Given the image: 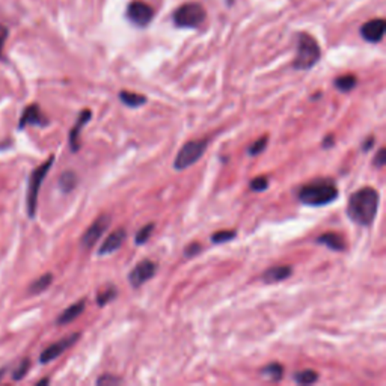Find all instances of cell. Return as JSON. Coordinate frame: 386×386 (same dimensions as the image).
I'll use <instances>...</instances> for the list:
<instances>
[{"instance_id":"obj_29","label":"cell","mask_w":386,"mask_h":386,"mask_svg":"<svg viewBox=\"0 0 386 386\" xmlns=\"http://www.w3.org/2000/svg\"><path fill=\"white\" fill-rule=\"evenodd\" d=\"M29 367H30L29 360H28V359H24V360L21 362V364H20V367L14 372V374H12V379H14V380H20V379H23V377L26 376Z\"/></svg>"},{"instance_id":"obj_9","label":"cell","mask_w":386,"mask_h":386,"mask_svg":"<svg viewBox=\"0 0 386 386\" xmlns=\"http://www.w3.org/2000/svg\"><path fill=\"white\" fill-rule=\"evenodd\" d=\"M79 338H80V334H71L65 338H62V340L56 341L54 344L48 345V347L41 353V356H39V362H41V364H48V362L59 358L63 352L71 347L72 344L77 343Z\"/></svg>"},{"instance_id":"obj_3","label":"cell","mask_w":386,"mask_h":386,"mask_svg":"<svg viewBox=\"0 0 386 386\" xmlns=\"http://www.w3.org/2000/svg\"><path fill=\"white\" fill-rule=\"evenodd\" d=\"M320 54V45L316 39L307 34H302L299 37V44H297V53L293 65L296 70H309L318 62Z\"/></svg>"},{"instance_id":"obj_37","label":"cell","mask_w":386,"mask_h":386,"mask_svg":"<svg viewBox=\"0 0 386 386\" xmlns=\"http://www.w3.org/2000/svg\"><path fill=\"white\" fill-rule=\"evenodd\" d=\"M2 373H3V369H0V379H2V376H3Z\"/></svg>"},{"instance_id":"obj_2","label":"cell","mask_w":386,"mask_h":386,"mask_svg":"<svg viewBox=\"0 0 386 386\" xmlns=\"http://www.w3.org/2000/svg\"><path fill=\"white\" fill-rule=\"evenodd\" d=\"M302 204L309 207H321L334 203L338 198V189L331 180H317L305 186L297 193Z\"/></svg>"},{"instance_id":"obj_11","label":"cell","mask_w":386,"mask_h":386,"mask_svg":"<svg viewBox=\"0 0 386 386\" xmlns=\"http://www.w3.org/2000/svg\"><path fill=\"white\" fill-rule=\"evenodd\" d=\"M386 30V23L383 19H376L365 23L360 29V35L367 39L368 43H379L385 35Z\"/></svg>"},{"instance_id":"obj_15","label":"cell","mask_w":386,"mask_h":386,"mask_svg":"<svg viewBox=\"0 0 386 386\" xmlns=\"http://www.w3.org/2000/svg\"><path fill=\"white\" fill-rule=\"evenodd\" d=\"M91 116H92L91 110L85 109L82 114H80L76 125L71 128V132H70V147H71V151H74V152L79 151V148H80V132H82V128L88 124V121L91 119Z\"/></svg>"},{"instance_id":"obj_13","label":"cell","mask_w":386,"mask_h":386,"mask_svg":"<svg viewBox=\"0 0 386 386\" xmlns=\"http://www.w3.org/2000/svg\"><path fill=\"white\" fill-rule=\"evenodd\" d=\"M293 275V267L292 265H275L270 267L263 273V281L265 284H276L283 283V281L288 279Z\"/></svg>"},{"instance_id":"obj_7","label":"cell","mask_w":386,"mask_h":386,"mask_svg":"<svg viewBox=\"0 0 386 386\" xmlns=\"http://www.w3.org/2000/svg\"><path fill=\"white\" fill-rule=\"evenodd\" d=\"M110 216L103 214L100 217H96V221L91 225L90 228L86 230L85 234L82 236V240H80V245H82L85 249L92 247L96 241L101 238V236L106 232V230L109 228L110 225Z\"/></svg>"},{"instance_id":"obj_34","label":"cell","mask_w":386,"mask_h":386,"mask_svg":"<svg viewBox=\"0 0 386 386\" xmlns=\"http://www.w3.org/2000/svg\"><path fill=\"white\" fill-rule=\"evenodd\" d=\"M334 142H335L334 136H332V134H331V136H327V138L323 141V147H325V148H331L332 145H334Z\"/></svg>"},{"instance_id":"obj_25","label":"cell","mask_w":386,"mask_h":386,"mask_svg":"<svg viewBox=\"0 0 386 386\" xmlns=\"http://www.w3.org/2000/svg\"><path fill=\"white\" fill-rule=\"evenodd\" d=\"M152 230H154V223H148V225H145V227H142V228L138 231V234H136V237H134L136 245L147 243V241H148L150 237H151V234H152Z\"/></svg>"},{"instance_id":"obj_12","label":"cell","mask_w":386,"mask_h":386,"mask_svg":"<svg viewBox=\"0 0 386 386\" xmlns=\"http://www.w3.org/2000/svg\"><path fill=\"white\" fill-rule=\"evenodd\" d=\"M125 238H127V232L124 228H119V230L114 231L112 234H109V237L106 240L103 241V245L99 249V255L114 254L121 246H123Z\"/></svg>"},{"instance_id":"obj_14","label":"cell","mask_w":386,"mask_h":386,"mask_svg":"<svg viewBox=\"0 0 386 386\" xmlns=\"http://www.w3.org/2000/svg\"><path fill=\"white\" fill-rule=\"evenodd\" d=\"M45 124H47V118L44 116L41 109H39L37 104L28 106L20 119V128H24L26 125H45Z\"/></svg>"},{"instance_id":"obj_32","label":"cell","mask_w":386,"mask_h":386,"mask_svg":"<svg viewBox=\"0 0 386 386\" xmlns=\"http://www.w3.org/2000/svg\"><path fill=\"white\" fill-rule=\"evenodd\" d=\"M116 383H121V379H118V377H114V376H109V374H104L100 377L99 380H96V385H116Z\"/></svg>"},{"instance_id":"obj_18","label":"cell","mask_w":386,"mask_h":386,"mask_svg":"<svg viewBox=\"0 0 386 386\" xmlns=\"http://www.w3.org/2000/svg\"><path fill=\"white\" fill-rule=\"evenodd\" d=\"M119 100L123 101L125 106L134 109V108H139V106H142V104L147 103V96L134 94V92H128V91H121Z\"/></svg>"},{"instance_id":"obj_24","label":"cell","mask_w":386,"mask_h":386,"mask_svg":"<svg viewBox=\"0 0 386 386\" xmlns=\"http://www.w3.org/2000/svg\"><path fill=\"white\" fill-rule=\"evenodd\" d=\"M116 296H118L116 288L115 287H109V288L103 290V292H100L99 294H96V303H99L100 307H104V305H108V303H110L112 301H114Z\"/></svg>"},{"instance_id":"obj_4","label":"cell","mask_w":386,"mask_h":386,"mask_svg":"<svg viewBox=\"0 0 386 386\" xmlns=\"http://www.w3.org/2000/svg\"><path fill=\"white\" fill-rule=\"evenodd\" d=\"M54 162V159L50 157L44 162L41 166H38L34 172H32L30 179H29V189H28V214L30 219H34L35 213H37V207H38V195H39V189H41V184L44 181V179L47 176L48 171Z\"/></svg>"},{"instance_id":"obj_35","label":"cell","mask_w":386,"mask_h":386,"mask_svg":"<svg viewBox=\"0 0 386 386\" xmlns=\"http://www.w3.org/2000/svg\"><path fill=\"white\" fill-rule=\"evenodd\" d=\"M373 143H374V138H368L364 143H362V145H364V151H368L369 148H372Z\"/></svg>"},{"instance_id":"obj_31","label":"cell","mask_w":386,"mask_h":386,"mask_svg":"<svg viewBox=\"0 0 386 386\" xmlns=\"http://www.w3.org/2000/svg\"><path fill=\"white\" fill-rule=\"evenodd\" d=\"M373 163H374V166L377 169H382L385 166V163H386V150L385 148L379 150V152H377L376 157H374V162Z\"/></svg>"},{"instance_id":"obj_8","label":"cell","mask_w":386,"mask_h":386,"mask_svg":"<svg viewBox=\"0 0 386 386\" xmlns=\"http://www.w3.org/2000/svg\"><path fill=\"white\" fill-rule=\"evenodd\" d=\"M157 265L151 260H143L136 264V267L128 273V283L133 288H139L142 284L147 283L152 276L156 275Z\"/></svg>"},{"instance_id":"obj_22","label":"cell","mask_w":386,"mask_h":386,"mask_svg":"<svg viewBox=\"0 0 386 386\" xmlns=\"http://www.w3.org/2000/svg\"><path fill=\"white\" fill-rule=\"evenodd\" d=\"M52 281H53V275L52 273H45V275H43L41 278H38L34 284H32L29 287V292L32 294H38V293H43L44 290L52 284Z\"/></svg>"},{"instance_id":"obj_28","label":"cell","mask_w":386,"mask_h":386,"mask_svg":"<svg viewBox=\"0 0 386 386\" xmlns=\"http://www.w3.org/2000/svg\"><path fill=\"white\" fill-rule=\"evenodd\" d=\"M269 187V180L265 176H256L251 181V189L255 192H263Z\"/></svg>"},{"instance_id":"obj_5","label":"cell","mask_w":386,"mask_h":386,"mask_svg":"<svg viewBox=\"0 0 386 386\" xmlns=\"http://www.w3.org/2000/svg\"><path fill=\"white\" fill-rule=\"evenodd\" d=\"M207 150V141H190L179 151V154L175 157L174 167L176 171H184V169L195 165L198 160L203 157L204 151Z\"/></svg>"},{"instance_id":"obj_20","label":"cell","mask_w":386,"mask_h":386,"mask_svg":"<svg viewBox=\"0 0 386 386\" xmlns=\"http://www.w3.org/2000/svg\"><path fill=\"white\" fill-rule=\"evenodd\" d=\"M356 77L355 76H352V74H345V76H341V77H338L335 80V86H336V90H340L341 92H350L353 88L356 86Z\"/></svg>"},{"instance_id":"obj_30","label":"cell","mask_w":386,"mask_h":386,"mask_svg":"<svg viewBox=\"0 0 386 386\" xmlns=\"http://www.w3.org/2000/svg\"><path fill=\"white\" fill-rule=\"evenodd\" d=\"M201 251H203V246L196 243V241H193V243H190L186 249H184V255H186L187 258H192V256L199 255Z\"/></svg>"},{"instance_id":"obj_33","label":"cell","mask_w":386,"mask_h":386,"mask_svg":"<svg viewBox=\"0 0 386 386\" xmlns=\"http://www.w3.org/2000/svg\"><path fill=\"white\" fill-rule=\"evenodd\" d=\"M6 38H8V29L3 26V24H0V56H2Z\"/></svg>"},{"instance_id":"obj_16","label":"cell","mask_w":386,"mask_h":386,"mask_svg":"<svg viewBox=\"0 0 386 386\" xmlns=\"http://www.w3.org/2000/svg\"><path fill=\"white\" fill-rule=\"evenodd\" d=\"M316 241L318 245H323L335 252H343L345 251V247H347L345 246L344 238L340 234H336V232H325V234H321Z\"/></svg>"},{"instance_id":"obj_21","label":"cell","mask_w":386,"mask_h":386,"mask_svg":"<svg viewBox=\"0 0 386 386\" xmlns=\"http://www.w3.org/2000/svg\"><path fill=\"white\" fill-rule=\"evenodd\" d=\"M261 373L264 377H267V379L270 380H281L283 379V373H284V368L281 364H278V362H275V364H270L267 367H264L261 369Z\"/></svg>"},{"instance_id":"obj_23","label":"cell","mask_w":386,"mask_h":386,"mask_svg":"<svg viewBox=\"0 0 386 386\" xmlns=\"http://www.w3.org/2000/svg\"><path fill=\"white\" fill-rule=\"evenodd\" d=\"M294 380L301 385H311L318 380V373L312 372V369H303V372H297L294 374Z\"/></svg>"},{"instance_id":"obj_27","label":"cell","mask_w":386,"mask_h":386,"mask_svg":"<svg viewBox=\"0 0 386 386\" xmlns=\"http://www.w3.org/2000/svg\"><path fill=\"white\" fill-rule=\"evenodd\" d=\"M267 141H269V138L267 136H263V138H260L258 141H255L251 147H249V150H247V152L251 156H258V154H261V152L265 150V147H267Z\"/></svg>"},{"instance_id":"obj_10","label":"cell","mask_w":386,"mask_h":386,"mask_svg":"<svg viewBox=\"0 0 386 386\" xmlns=\"http://www.w3.org/2000/svg\"><path fill=\"white\" fill-rule=\"evenodd\" d=\"M127 17L133 24H136V26L143 28L150 24L152 17H154V10L143 2H133L128 5Z\"/></svg>"},{"instance_id":"obj_1","label":"cell","mask_w":386,"mask_h":386,"mask_svg":"<svg viewBox=\"0 0 386 386\" xmlns=\"http://www.w3.org/2000/svg\"><path fill=\"white\" fill-rule=\"evenodd\" d=\"M379 193L373 187H362L356 190L349 199V217L362 227H369L376 219L377 210H379Z\"/></svg>"},{"instance_id":"obj_19","label":"cell","mask_w":386,"mask_h":386,"mask_svg":"<svg viewBox=\"0 0 386 386\" xmlns=\"http://www.w3.org/2000/svg\"><path fill=\"white\" fill-rule=\"evenodd\" d=\"M77 186V175L71 171L63 172L59 179V187L63 193H68Z\"/></svg>"},{"instance_id":"obj_26","label":"cell","mask_w":386,"mask_h":386,"mask_svg":"<svg viewBox=\"0 0 386 386\" xmlns=\"http://www.w3.org/2000/svg\"><path fill=\"white\" fill-rule=\"evenodd\" d=\"M237 232L236 231H219L216 232V234L212 236V241L216 245H221V243H227V241H231L232 238H236Z\"/></svg>"},{"instance_id":"obj_17","label":"cell","mask_w":386,"mask_h":386,"mask_svg":"<svg viewBox=\"0 0 386 386\" xmlns=\"http://www.w3.org/2000/svg\"><path fill=\"white\" fill-rule=\"evenodd\" d=\"M85 307H86V303L85 301H79L77 303L74 305H71L70 308H67L65 311H63L59 318H58V325H68L71 323V321H74L80 314H82L85 311Z\"/></svg>"},{"instance_id":"obj_6","label":"cell","mask_w":386,"mask_h":386,"mask_svg":"<svg viewBox=\"0 0 386 386\" xmlns=\"http://www.w3.org/2000/svg\"><path fill=\"white\" fill-rule=\"evenodd\" d=\"M205 20V11L198 3H186L180 6L174 14V21L179 28L193 29L203 24Z\"/></svg>"},{"instance_id":"obj_36","label":"cell","mask_w":386,"mask_h":386,"mask_svg":"<svg viewBox=\"0 0 386 386\" xmlns=\"http://www.w3.org/2000/svg\"><path fill=\"white\" fill-rule=\"evenodd\" d=\"M45 383H48V380H47V379H45V380H41V382H39V385H45Z\"/></svg>"}]
</instances>
